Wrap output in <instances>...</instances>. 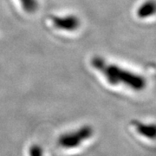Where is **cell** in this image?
I'll return each mask as SVG.
<instances>
[{"label":"cell","mask_w":156,"mask_h":156,"mask_svg":"<svg viewBox=\"0 0 156 156\" xmlns=\"http://www.w3.org/2000/svg\"><path fill=\"white\" fill-rule=\"evenodd\" d=\"M156 14V1L155 0H147L140 6L137 15L140 18H147Z\"/></svg>","instance_id":"obj_5"},{"label":"cell","mask_w":156,"mask_h":156,"mask_svg":"<svg viewBox=\"0 0 156 156\" xmlns=\"http://www.w3.org/2000/svg\"><path fill=\"white\" fill-rule=\"evenodd\" d=\"M50 20L53 23V25L56 28L67 30V31H74L77 30L80 26V20L75 15H68V16H51Z\"/></svg>","instance_id":"obj_3"},{"label":"cell","mask_w":156,"mask_h":156,"mask_svg":"<svg viewBox=\"0 0 156 156\" xmlns=\"http://www.w3.org/2000/svg\"><path fill=\"white\" fill-rule=\"evenodd\" d=\"M132 125L137 133L149 140H156V123H147L140 121H133Z\"/></svg>","instance_id":"obj_4"},{"label":"cell","mask_w":156,"mask_h":156,"mask_svg":"<svg viewBox=\"0 0 156 156\" xmlns=\"http://www.w3.org/2000/svg\"><path fill=\"white\" fill-rule=\"evenodd\" d=\"M29 156H44L42 147L37 144L30 146L29 148Z\"/></svg>","instance_id":"obj_7"},{"label":"cell","mask_w":156,"mask_h":156,"mask_svg":"<svg viewBox=\"0 0 156 156\" xmlns=\"http://www.w3.org/2000/svg\"><path fill=\"white\" fill-rule=\"evenodd\" d=\"M93 134V128L89 125H84L75 131L61 134L57 139V144L59 147L66 149L75 148L81 145L84 140L90 139Z\"/></svg>","instance_id":"obj_2"},{"label":"cell","mask_w":156,"mask_h":156,"mask_svg":"<svg viewBox=\"0 0 156 156\" xmlns=\"http://www.w3.org/2000/svg\"><path fill=\"white\" fill-rule=\"evenodd\" d=\"M91 63L93 67L102 73L107 79V82L112 85L123 84L136 91H140L145 89L147 84L145 78L138 74L119 67L115 64L107 63L103 58L99 56L93 57Z\"/></svg>","instance_id":"obj_1"},{"label":"cell","mask_w":156,"mask_h":156,"mask_svg":"<svg viewBox=\"0 0 156 156\" xmlns=\"http://www.w3.org/2000/svg\"><path fill=\"white\" fill-rule=\"evenodd\" d=\"M23 9L28 13H34L37 10V0H19Z\"/></svg>","instance_id":"obj_6"}]
</instances>
